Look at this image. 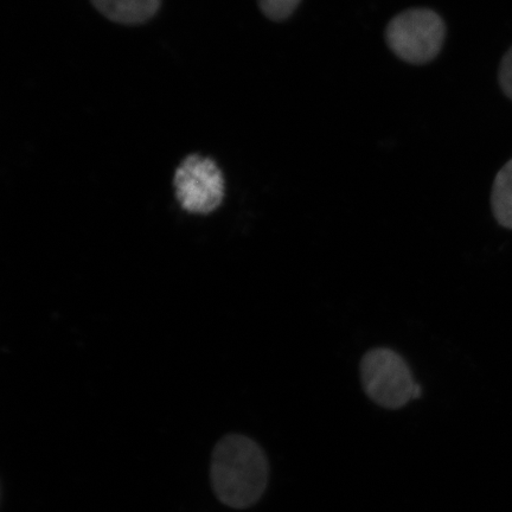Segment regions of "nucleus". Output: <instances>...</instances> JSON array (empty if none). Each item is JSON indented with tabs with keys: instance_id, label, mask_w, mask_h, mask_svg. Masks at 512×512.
<instances>
[{
	"instance_id": "1",
	"label": "nucleus",
	"mask_w": 512,
	"mask_h": 512,
	"mask_svg": "<svg viewBox=\"0 0 512 512\" xmlns=\"http://www.w3.org/2000/svg\"><path fill=\"white\" fill-rule=\"evenodd\" d=\"M270 462L262 447L246 435H224L210 463L211 489L217 501L235 510L252 508L264 496Z\"/></svg>"
},
{
	"instance_id": "2",
	"label": "nucleus",
	"mask_w": 512,
	"mask_h": 512,
	"mask_svg": "<svg viewBox=\"0 0 512 512\" xmlns=\"http://www.w3.org/2000/svg\"><path fill=\"white\" fill-rule=\"evenodd\" d=\"M361 382L368 398L377 406L400 409L422 394L405 358L388 348H375L361 361Z\"/></svg>"
},
{
	"instance_id": "3",
	"label": "nucleus",
	"mask_w": 512,
	"mask_h": 512,
	"mask_svg": "<svg viewBox=\"0 0 512 512\" xmlns=\"http://www.w3.org/2000/svg\"><path fill=\"white\" fill-rule=\"evenodd\" d=\"M443 18L430 9L401 12L388 24L386 40L401 60L412 64L431 62L438 56L445 41Z\"/></svg>"
},
{
	"instance_id": "4",
	"label": "nucleus",
	"mask_w": 512,
	"mask_h": 512,
	"mask_svg": "<svg viewBox=\"0 0 512 512\" xmlns=\"http://www.w3.org/2000/svg\"><path fill=\"white\" fill-rule=\"evenodd\" d=\"M176 197L191 214H209L221 206L224 178L213 159L190 155L179 164L174 177Z\"/></svg>"
},
{
	"instance_id": "5",
	"label": "nucleus",
	"mask_w": 512,
	"mask_h": 512,
	"mask_svg": "<svg viewBox=\"0 0 512 512\" xmlns=\"http://www.w3.org/2000/svg\"><path fill=\"white\" fill-rule=\"evenodd\" d=\"M94 8L110 21L125 24H143L155 16L162 0H91Z\"/></svg>"
},
{
	"instance_id": "6",
	"label": "nucleus",
	"mask_w": 512,
	"mask_h": 512,
	"mask_svg": "<svg viewBox=\"0 0 512 512\" xmlns=\"http://www.w3.org/2000/svg\"><path fill=\"white\" fill-rule=\"evenodd\" d=\"M491 203L499 224L512 228V160L496 176Z\"/></svg>"
},
{
	"instance_id": "7",
	"label": "nucleus",
	"mask_w": 512,
	"mask_h": 512,
	"mask_svg": "<svg viewBox=\"0 0 512 512\" xmlns=\"http://www.w3.org/2000/svg\"><path fill=\"white\" fill-rule=\"evenodd\" d=\"M300 0H259L264 15L272 21H284L298 8Z\"/></svg>"
},
{
	"instance_id": "8",
	"label": "nucleus",
	"mask_w": 512,
	"mask_h": 512,
	"mask_svg": "<svg viewBox=\"0 0 512 512\" xmlns=\"http://www.w3.org/2000/svg\"><path fill=\"white\" fill-rule=\"evenodd\" d=\"M499 82H501L504 93L512 99V48L502 61L501 70H499Z\"/></svg>"
}]
</instances>
